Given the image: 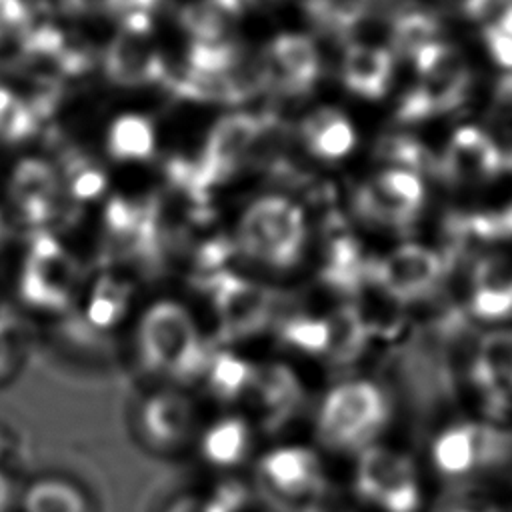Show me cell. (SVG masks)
Masks as SVG:
<instances>
[{
	"label": "cell",
	"mask_w": 512,
	"mask_h": 512,
	"mask_svg": "<svg viewBox=\"0 0 512 512\" xmlns=\"http://www.w3.org/2000/svg\"><path fill=\"white\" fill-rule=\"evenodd\" d=\"M306 224L300 208L286 198L268 196L254 202L236 232L238 248L256 264L290 268L304 248Z\"/></svg>",
	"instance_id": "6da1fadb"
},
{
	"label": "cell",
	"mask_w": 512,
	"mask_h": 512,
	"mask_svg": "<svg viewBox=\"0 0 512 512\" xmlns=\"http://www.w3.org/2000/svg\"><path fill=\"white\" fill-rule=\"evenodd\" d=\"M138 340L142 358L174 378L194 376L206 362L196 322L176 302L150 306L140 322Z\"/></svg>",
	"instance_id": "7a4b0ae2"
},
{
	"label": "cell",
	"mask_w": 512,
	"mask_h": 512,
	"mask_svg": "<svg viewBox=\"0 0 512 512\" xmlns=\"http://www.w3.org/2000/svg\"><path fill=\"white\" fill-rule=\"evenodd\" d=\"M386 416V400L374 384L364 380L344 382L326 394L318 412V434L334 450L368 448Z\"/></svg>",
	"instance_id": "3957f363"
},
{
	"label": "cell",
	"mask_w": 512,
	"mask_h": 512,
	"mask_svg": "<svg viewBox=\"0 0 512 512\" xmlns=\"http://www.w3.org/2000/svg\"><path fill=\"white\" fill-rule=\"evenodd\" d=\"M358 494L388 512H414L418 488L408 458L380 446L362 450L356 470Z\"/></svg>",
	"instance_id": "277c9868"
},
{
	"label": "cell",
	"mask_w": 512,
	"mask_h": 512,
	"mask_svg": "<svg viewBox=\"0 0 512 512\" xmlns=\"http://www.w3.org/2000/svg\"><path fill=\"white\" fill-rule=\"evenodd\" d=\"M262 484L282 500L312 502L324 496V472L318 456L302 446L268 452L260 462Z\"/></svg>",
	"instance_id": "5b68a950"
},
{
	"label": "cell",
	"mask_w": 512,
	"mask_h": 512,
	"mask_svg": "<svg viewBox=\"0 0 512 512\" xmlns=\"http://www.w3.org/2000/svg\"><path fill=\"white\" fill-rule=\"evenodd\" d=\"M422 182L408 168H392L378 174L358 194V210L370 220L406 226L422 204Z\"/></svg>",
	"instance_id": "8992f818"
},
{
	"label": "cell",
	"mask_w": 512,
	"mask_h": 512,
	"mask_svg": "<svg viewBox=\"0 0 512 512\" xmlns=\"http://www.w3.org/2000/svg\"><path fill=\"white\" fill-rule=\"evenodd\" d=\"M444 272V258L418 244H404L374 266L378 284L396 298L428 294Z\"/></svg>",
	"instance_id": "52a82bcc"
},
{
	"label": "cell",
	"mask_w": 512,
	"mask_h": 512,
	"mask_svg": "<svg viewBox=\"0 0 512 512\" xmlns=\"http://www.w3.org/2000/svg\"><path fill=\"white\" fill-rule=\"evenodd\" d=\"M76 284V270L60 246L40 236L22 274V294L40 306H54L68 300Z\"/></svg>",
	"instance_id": "ba28073f"
},
{
	"label": "cell",
	"mask_w": 512,
	"mask_h": 512,
	"mask_svg": "<svg viewBox=\"0 0 512 512\" xmlns=\"http://www.w3.org/2000/svg\"><path fill=\"white\" fill-rule=\"evenodd\" d=\"M260 134V122L248 114L224 116L210 132L202 164L196 166L198 184L202 190L212 182L228 176L240 160L246 156L248 148Z\"/></svg>",
	"instance_id": "9c48e42d"
},
{
	"label": "cell",
	"mask_w": 512,
	"mask_h": 512,
	"mask_svg": "<svg viewBox=\"0 0 512 512\" xmlns=\"http://www.w3.org/2000/svg\"><path fill=\"white\" fill-rule=\"evenodd\" d=\"M262 424H282L300 404V386L284 366L254 368L246 394Z\"/></svg>",
	"instance_id": "30bf717a"
},
{
	"label": "cell",
	"mask_w": 512,
	"mask_h": 512,
	"mask_svg": "<svg viewBox=\"0 0 512 512\" xmlns=\"http://www.w3.org/2000/svg\"><path fill=\"white\" fill-rule=\"evenodd\" d=\"M502 168L500 158L488 138L476 126H462L452 134L448 152L440 170L450 180L460 178H486Z\"/></svg>",
	"instance_id": "8fae6325"
},
{
	"label": "cell",
	"mask_w": 512,
	"mask_h": 512,
	"mask_svg": "<svg viewBox=\"0 0 512 512\" xmlns=\"http://www.w3.org/2000/svg\"><path fill=\"white\" fill-rule=\"evenodd\" d=\"M318 74V54L306 36L284 34L268 50V76L280 88L298 92L308 88Z\"/></svg>",
	"instance_id": "7c38bea8"
},
{
	"label": "cell",
	"mask_w": 512,
	"mask_h": 512,
	"mask_svg": "<svg viewBox=\"0 0 512 512\" xmlns=\"http://www.w3.org/2000/svg\"><path fill=\"white\" fill-rule=\"evenodd\" d=\"M10 192L26 220L42 224L56 208V174L42 160H22L12 174Z\"/></svg>",
	"instance_id": "4fadbf2b"
},
{
	"label": "cell",
	"mask_w": 512,
	"mask_h": 512,
	"mask_svg": "<svg viewBox=\"0 0 512 512\" xmlns=\"http://www.w3.org/2000/svg\"><path fill=\"white\" fill-rule=\"evenodd\" d=\"M506 378H512V330L484 336L472 362V380L486 392L492 414L500 412L506 404V394L500 388Z\"/></svg>",
	"instance_id": "5bb4252c"
},
{
	"label": "cell",
	"mask_w": 512,
	"mask_h": 512,
	"mask_svg": "<svg viewBox=\"0 0 512 512\" xmlns=\"http://www.w3.org/2000/svg\"><path fill=\"white\" fill-rule=\"evenodd\" d=\"M106 72L118 84H142L162 78L164 66L144 36L122 32L106 52Z\"/></svg>",
	"instance_id": "9a60e30c"
},
{
	"label": "cell",
	"mask_w": 512,
	"mask_h": 512,
	"mask_svg": "<svg viewBox=\"0 0 512 512\" xmlns=\"http://www.w3.org/2000/svg\"><path fill=\"white\" fill-rule=\"evenodd\" d=\"M214 302L222 326L230 332L256 330L268 314V298L264 290L236 278L216 284Z\"/></svg>",
	"instance_id": "2e32d148"
},
{
	"label": "cell",
	"mask_w": 512,
	"mask_h": 512,
	"mask_svg": "<svg viewBox=\"0 0 512 512\" xmlns=\"http://www.w3.org/2000/svg\"><path fill=\"white\" fill-rule=\"evenodd\" d=\"M142 424L152 442L172 446L188 438L194 424V412L184 398L176 394H158L146 402Z\"/></svg>",
	"instance_id": "e0dca14e"
},
{
	"label": "cell",
	"mask_w": 512,
	"mask_h": 512,
	"mask_svg": "<svg viewBox=\"0 0 512 512\" xmlns=\"http://www.w3.org/2000/svg\"><path fill=\"white\" fill-rule=\"evenodd\" d=\"M392 72V56L384 48L352 46L344 58L346 84L368 98H378L386 90Z\"/></svg>",
	"instance_id": "ac0fdd59"
},
{
	"label": "cell",
	"mask_w": 512,
	"mask_h": 512,
	"mask_svg": "<svg viewBox=\"0 0 512 512\" xmlns=\"http://www.w3.org/2000/svg\"><path fill=\"white\" fill-rule=\"evenodd\" d=\"M302 134L308 146L322 158H340L354 146L350 122L332 108H320L304 120Z\"/></svg>",
	"instance_id": "d6986e66"
},
{
	"label": "cell",
	"mask_w": 512,
	"mask_h": 512,
	"mask_svg": "<svg viewBox=\"0 0 512 512\" xmlns=\"http://www.w3.org/2000/svg\"><path fill=\"white\" fill-rule=\"evenodd\" d=\"M204 456L216 466H234L250 452V428L242 418L212 424L202 438Z\"/></svg>",
	"instance_id": "ffe728a7"
},
{
	"label": "cell",
	"mask_w": 512,
	"mask_h": 512,
	"mask_svg": "<svg viewBox=\"0 0 512 512\" xmlns=\"http://www.w3.org/2000/svg\"><path fill=\"white\" fill-rule=\"evenodd\" d=\"M244 0H198L184 8L182 24L198 42H216L238 16Z\"/></svg>",
	"instance_id": "44dd1931"
},
{
	"label": "cell",
	"mask_w": 512,
	"mask_h": 512,
	"mask_svg": "<svg viewBox=\"0 0 512 512\" xmlns=\"http://www.w3.org/2000/svg\"><path fill=\"white\" fill-rule=\"evenodd\" d=\"M108 148L112 156L122 160L150 158L154 152V130L142 116H120L110 128Z\"/></svg>",
	"instance_id": "7402d4cb"
},
{
	"label": "cell",
	"mask_w": 512,
	"mask_h": 512,
	"mask_svg": "<svg viewBox=\"0 0 512 512\" xmlns=\"http://www.w3.org/2000/svg\"><path fill=\"white\" fill-rule=\"evenodd\" d=\"M26 512H86V500L68 482L42 480L28 490Z\"/></svg>",
	"instance_id": "603a6c76"
},
{
	"label": "cell",
	"mask_w": 512,
	"mask_h": 512,
	"mask_svg": "<svg viewBox=\"0 0 512 512\" xmlns=\"http://www.w3.org/2000/svg\"><path fill=\"white\" fill-rule=\"evenodd\" d=\"M252 372H254V366H250L248 362L236 356H230V354L216 356L210 362V370H208L210 388L216 392V396L224 400H236L246 394Z\"/></svg>",
	"instance_id": "cb8c5ba5"
},
{
	"label": "cell",
	"mask_w": 512,
	"mask_h": 512,
	"mask_svg": "<svg viewBox=\"0 0 512 512\" xmlns=\"http://www.w3.org/2000/svg\"><path fill=\"white\" fill-rule=\"evenodd\" d=\"M434 458L440 470L448 474L466 472L474 464L472 426H462L442 434L434 446Z\"/></svg>",
	"instance_id": "d4e9b609"
},
{
	"label": "cell",
	"mask_w": 512,
	"mask_h": 512,
	"mask_svg": "<svg viewBox=\"0 0 512 512\" xmlns=\"http://www.w3.org/2000/svg\"><path fill=\"white\" fill-rule=\"evenodd\" d=\"M416 70L422 76H470L462 52L450 44L432 42L414 54Z\"/></svg>",
	"instance_id": "484cf974"
},
{
	"label": "cell",
	"mask_w": 512,
	"mask_h": 512,
	"mask_svg": "<svg viewBox=\"0 0 512 512\" xmlns=\"http://www.w3.org/2000/svg\"><path fill=\"white\" fill-rule=\"evenodd\" d=\"M438 24L432 16L422 12H410L396 20L392 30L394 48L402 54H416L420 48L436 42Z\"/></svg>",
	"instance_id": "4316f807"
},
{
	"label": "cell",
	"mask_w": 512,
	"mask_h": 512,
	"mask_svg": "<svg viewBox=\"0 0 512 512\" xmlns=\"http://www.w3.org/2000/svg\"><path fill=\"white\" fill-rule=\"evenodd\" d=\"M34 126V110L10 90L0 88V138L8 142L22 140L28 134H32Z\"/></svg>",
	"instance_id": "83f0119b"
},
{
	"label": "cell",
	"mask_w": 512,
	"mask_h": 512,
	"mask_svg": "<svg viewBox=\"0 0 512 512\" xmlns=\"http://www.w3.org/2000/svg\"><path fill=\"white\" fill-rule=\"evenodd\" d=\"M128 294L118 282L102 280L90 296L86 318L94 326H112L124 312Z\"/></svg>",
	"instance_id": "f1b7e54d"
},
{
	"label": "cell",
	"mask_w": 512,
	"mask_h": 512,
	"mask_svg": "<svg viewBox=\"0 0 512 512\" xmlns=\"http://www.w3.org/2000/svg\"><path fill=\"white\" fill-rule=\"evenodd\" d=\"M284 340L304 352L322 354L328 352L330 344V326L326 320H312V318H294L284 328Z\"/></svg>",
	"instance_id": "f546056e"
},
{
	"label": "cell",
	"mask_w": 512,
	"mask_h": 512,
	"mask_svg": "<svg viewBox=\"0 0 512 512\" xmlns=\"http://www.w3.org/2000/svg\"><path fill=\"white\" fill-rule=\"evenodd\" d=\"M476 290H498L512 294V258L490 256L478 262L474 270Z\"/></svg>",
	"instance_id": "4dcf8cb0"
},
{
	"label": "cell",
	"mask_w": 512,
	"mask_h": 512,
	"mask_svg": "<svg viewBox=\"0 0 512 512\" xmlns=\"http://www.w3.org/2000/svg\"><path fill=\"white\" fill-rule=\"evenodd\" d=\"M68 182H70V194L78 200L96 198L106 188L104 172L88 164L86 160H76L74 164H70Z\"/></svg>",
	"instance_id": "1f68e13d"
},
{
	"label": "cell",
	"mask_w": 512,
	"mask_h": 512,
	"mask_svg": "<svg viewBox=\"0 0 512 512\" xmlns=\"http://www.w3.org/2000/svg\"><path fill=\"white\" fill-rule=\"evenodd\" d=\"M472 308L482 318H504L512 314V294L498 290H476Z\"/></svg>",
	"instance_id": "d6a6232c"
},
{
	"label": "cell",
	"mask_w": 512,
	"mask_h": 512,
	"mask_svg": "<svg viewBox=\"0 0 512 512\" xmlns=\"http://www.w3.org/2000/svg\"><path fill=\"white\" fill-rule=\"evenodd\" d=\"M484 40H486V46H488L492 58L496 60V64L512 72V36L500 32L494 26H486Z\"/></svg>",
	"instance_id": "836d02e7"
},
{
	"label": "cell",
	"mask_w": 512,
	"mask_h": 512,
	"mask_svg": "<svg viewBox=\"0 0 512 512\" xmlns=\"http://www.w3.org/2000/svg\"><path fill=\"white\" fill-rule=\"evenodd\" d=\"M26 22V8L22 0H0V32L6 36L10 30Z\"/></svg>",
	"instance_id": "e575fe53"
},
{
	"label": "cell",
	"mask_w": 512,
	"mask_h": 512,
	"mask_svg": "<svg viewBox=\"0 0 512 512\" xmlns=\"http://www.w3.org/2000/svg\"><path fill=\"white\" fill-rule=\"evenodd\" d=\"M70 8L78 12H102V10H114L116 0H66Z\"/></svg>",
	"instance_id": "d590c367"
},
{
	"label": "cell",
	"mask_w": 512,
	"mask_h": 512,
	"mask_svg": "<svg viewBox=\"0 0 512 512\" xmlns=\"http://www.w3.org/2000/svg\"><path fill=\"white\" fill-rule=\"evenodd\" d=\"M488 26H494L498 28L500 32L512 36V2L510 4H504V8L498 12V18L494 24H488Z\"/></svg>",
	"instance_id": "8d00e7d4"
},
{
	"label": "cell",
	"mask_w": 512,
	"mask_h": 512,
	"mask_svg": "<svg viewBox=\"0 0 512 512\" xmlns=\"http://www.w3.org/2000/svg\"><path fill=\"white\" fill-rule=\"evenodd\" d=\"M304 512H346V508H340V506H336V504H330V502H326V500L320 496V498L308 502V506L304 508Z\"/></svg>",
	"instance_id": "74e56055"
},
{
	"label": "cell",
	"mask_w": 512,
	"mask_h": 512,
	"mask_svg": "<svg viewBox=\"0 0 512 512\" xmlns=\"http://www.w3.org/2000/svg\"><path fill=\"white\" fill-rule=\"evenodd\" d=\"M6 502H8V482H6L4 476L0 474V512L4 510Z\"/></svg>",
	"instance_id": "f35d334b"
},
{
	"label": "cell",
	"mask_w": 512,
	"mask_h": 512,
	"mask_svg": "<svg viewBox=\"0 0 512 512\" xmlns=\"http://www.w3.org/2000/svg\"><path fill=\"white\" fill-rule=\"evenodd\" d=\"M2 234H4V224H2V218H0V238H2Z\"/></svg>",
	"instance_id": "ab89813d"
},
{
	"label": "cell",
	"mask_w": 512,
	"mask_h": 512,
	"mask_svg": "<svg viewBox=\"0 0 512 512\" xmlns=\"http://www.w3.org/2000/svg\"><path fill=\"white\" fill-rule=\"evenodd\" d=\"M510 380H512V378H510Z\"/></svg>",
	"instance_id": "60d3db41"
}]
</instances>
